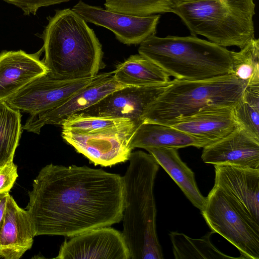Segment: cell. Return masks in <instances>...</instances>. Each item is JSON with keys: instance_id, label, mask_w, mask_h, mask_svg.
Returning a JSON list of instances; mask_svg holds the SVG:
<instances>
[{"instance_id": "obj_1", "label": "cell", "mask_w": 259, "mask_h": 259, "mask_svg": "<svg viewBox=\"0 0 259 259\" xmlns=\"http://www.w3.org/2000/svg\"><path fill=\"white\" fill-rule=\"evenodd\" d=\"M26 207L35 236L72 237L122 221V177L87 166L43 167Z\"/></svg>"}, {"instance_id": "obj_2", "label": "cell", "mask_w": 259, "mask_h": 259, "mask_svg": "<svg viewBox=\"0 0 259 259\" xmlns=\"http://www.w3.org/2000/svg\"><path fill=\"white\" fill-rule=\"evenodd\" d=\"M122 176L124 207L122 234L131 259H162L156 230L157 209L154 194L159 165L150 153L132 152Z\"/></svg>"}, {"instance_id": "obj_3", "label": "cell", "mask_w": 259, "mask_h": 259, "mask_svg": "<svg viewBox=\"0 0 259 259\" xmlns=\"http://www.w3.org/2000/svg\"><path fill=\"white\" fill-rule=\"evenodd\" d=\"M48 74L63 79L94 77L105 67L102 45L94 30L71 9L56 11L43 32Z\"/></svg>"}, {"instance_id": "obj_4", "label": "cell", "mask_w": 259, "mask_h": 259, "mask_svg": "<svg viewBox=\"0 0 259 259\" xmlns=\"http://www.w3.org/2000/svg\"><path fill=\"white\" fill-rule=\"evenodd\" d=\"M139 45L140 55L176 79L203 80L230 71L231 51L196 36L153 35Z\"/></svg>"}, {"instance_id": "obj_5", "label": "cell", "mask_w": 259, "mask_h": 259, "mask_svg": "<svg viewBox=\"0 0 259 259\" xmlns=\"http://www.w3.org/2000/svg\"><path fill=\"white\" fill-rule=\"evenodd\" d=\"M246 84L231 74L198 80H170L149 108L143 122L171 125L200 111L234 107Z\"/></svg>"}, {"instance_id": "obj_6", "label": "cell", "mask_w": 259, "mask_h": 259, "mask_svg": "<svg viewBox=\"0 0 259 259\" xmlns=\"http://www.w3.org/2000/svg\"><path fill=\"white\" fill-rule=\"evenodd\" d=\"M253 0H193L173 7L191 35L223 47L243 48L255 38Z\"/></svg>"}, {"instance_id": "obj_7", "label": "cell", "mask_w": 259, "mask_h": 259, "mask_svg": "<svg viewBox=\"0 0 259 259\" xmlns=\"http://www.w3.org/2000/svg\"><path fill=\"white\" fill-rule=\"evenodd\" d=\"M206 198L201 212L211 231L236 247L240 258L259 259V227L217 186L214 185Z\"/></svg>"}, {"instance_id": "obj_8", "label": "cell", "mask_w": 259, "mask_h": 259, "mask_svg": "<svg viewBox=\"0 0 259 259\" xmlns=\"http://www.w3.org/2000/svg\"><path fill=\"white\" fill-rule=\"evenodd\" d=\"M135 122L86 134L62 132L63 139L94 164L111 166L128 161L131 142L138 125Z\"/></svg>"}, {"instance_id": "obj_9", "label": "cell", "mask_w": 259, "mask_h": 259, "mask_svg": "<svg viewBox=\"0 0 259 259\" xmlns=\"http://www.w3.org/2000/svg\"><path fill=\"white\" fill-rule=\"evenodd\" d=\"M98 75L63 79L54 78L48 73L31 81L5 102L12 108L30 115L37 114L62 104L91 84Z\"/></svg>"}, {"instance_id": "obj_10", "label": "cell", "mask_w": 259, "mask_h": 259, "mask_svg": "<svg viewBox=\"0 0 259 259\" xmlns=\"http://www.w3.org/2000/svg\"><path fill=\"white\" fill-rule=\"evenodd\" d=\"M86 22L111 30L127 45H138L155 35L159 15L138 16L113 12L80 1L71 9Z\"/></svg>"}, {"instance_id": "obj_11", "label": "cell", "mask_w": 259, "mask_h": 259, "mask_svg": "<svg viewBox=\"0 0 259 259\" xmlns=\"http://www.w3.org/2000/svg\"><path fill=\"white\" fill-rule=\"evenodd\" d=\"M169 82L155 85L124 87L78 113L126 118L141 124L149 108L163 93Z\"/></svg>"}, {"instance_id": "obj_12", "label": "cell", "mask_w": 259, "mask_h": 259, "mask_svg": "<svg viewBox=\"0 0 259 259\" xmlns=\"http://www.w3.org/2000/svg\"><path fill=\"white\" fill-rule=\"evenodd\" d=\"M126 85L117 82L112 72L99 74L89 85L53 109L30 115L23 129L39 134L46 124L61 125L69 116L96 104L105 96Z\"/></svg>"}, {"instance_id": "obj_13", "label": "cell", "mask_w": 259, "mask_h": 259, "mask_svg": "<svg viewBox=\"0 0 259 259\" xmlns=\"http://www.w3.org/2000/svg\"><path fill=\"white\" fill-rule=\"evenodd\" d=\"M59 259H131L122 233L109 227L71 237L61 245Z\"/></svg>"}, {"instance_id": "obj_14", "label": "cell", "mask_w": 259, "mask_h": 259, "mask_svg": "<svg viewBox=\"0 0 259 259\" xmlns=\"http://www.w3.org/2000/svg\"><path fill=\"white\" fill-rule=\"evenodd\" d=\"M214 184L259 227V169L225 164L214 165Z\"/></svg>"}, {"instance_id": "obj_15", "label": "cell", "mask_w": 259, "mask_h": 259, "mask_svg": "<svg viewBox=\"0 0 259 259\" xmlns=\"http://www.w3.org/2000/svg\"><path fill=\"white\" fill-rule=\"evenodd\" d=\"M201 159L204 163L213 165L228 164L259 169V139L240 127L203 148Z\"/></svg>"}, {"instance_id": "obj_16", "label": "cell", "mask_w": 259, "mask_h": 259, "mask_svg": "<svg viewBox=\"0 0 259 259\" xmlns=\"http://www.w3.org/2000/svg\"><path fill=\"white\" fill-rule=\"evenodd\" d=\"M22 50L0 53V101H6L35 78L48 73L39 56Z\"/></svg>"}, {"instance_id": "obj_17", "label": "cell", "mask_w": 259, "mask_h": 259, "mask_svg": "<svg viewBox=\"0 0 259 259\" xmlns=\"http://www.w3.org/2000/svg\"><path fill=\"white\" fill-rule=\"evenodd\" d=\"M34 229L28 212L13 196L8 200L0 234V257L19 259L32 246Z\"/></svg>"}, {"instance_id": "obj_18", "label": "cell", "mask_w": 259, "mask_h": 259, "mask_svg": "<svg viewBox=\"0 0 259 259\" xmlns=\"http://www.w3.org/2000/svg\"><path fill=\"white\" fill-rule=\"evenodd\" d=\"M171 126L204 140L209 145L225 138L241 127L234 116L233 107L203 110Z\"/></svg>"}, {"instance_id": "obj_19", "label": "cell", "mask_w": 259, "mask_h": 259, "mask_svg": "<svg viewBox=\"0 0 259 259\" xmlns=\"http://www.w3.org/2000/svg\"><path fill=\"white\" fill-rule=\"evenodd\" d=\"M209 144L171 125L143 122L137 127L131 142L133 150L151 147L179 149L189 146L204 148Z\"/></svg>"}, {"instance_id": "obj_20", "label": "cell", "mask_w": 259, "mask_h": 259, "mask_svg": "<svg viewBox=\"0 0 259 259\" xmlns=\"http://www.w3.org/2000/svg\"><path fill=\"white\" fill-rule=\"evenodd\" d=\"M146 150L168 174L192 204L202 211L206 198L201 193L194 172L180 158L177 149L151 147Z\"/></svg>"}, {"instance_id": "obj_21", "label": "cell", "mask_w": 259, "mask_h": 259, "mask_svg": "<svg viewBox=\"0 0 259 259\" xmlns=\"http://www.w3.org/2000/svg\"><path fill=\"white\" fill-rule=\"evenodd\" d=\"M112 74L117 82L126 86L155 85L171 80L160 67L139 54L131 55L118 65Z\"/></svg>"}, {"instance_id": "obj_22", "label": "cell", "mask_w": 259, "mask_h": 259, "mask_svg": "<svg viewBox=\"0 0 259 259\" xmlns=\"http://www.w3.org/2000/svg\"><path fill=\"white\" fill-rule=\"evenodd\" d=\"M214 233L212 231L203 237L193 239L186 235L171 232L169 234L175 258H240L226 255L219 250L211 243L210 237Z\"/></svg>"}, {"instance_id": "obj_23", "label": "cell", "mask_w": 259, "mask_h": 259, "mask_svg": "<svg viewBox=\"0 0 259 259\" xmlns=\"http://www.w3.org/2000/svg\"><path fill=\"white\" fill-rule=\"evenodd\" d=\"M20 111L0 101V167L13 161L21 135Z\"/></svg>"}, {"instance_id": "obj_24", "label": "cell", "mask_w": 259, "mask_h": 259, "mask_svg": "<svg viewBox=\"0 0 259 259\" xmlns=\"http://www.w3.org/2000/svg\"><path fill=\"white\" fill-rule=\"evenodd\" d=\"M229 74L247 85L259 83V40L254 38L239 52L231 51Z\"/></svg>"}, {"instance_id": "obj_25", "label": "cell", "mask_w": 259, "mask_h": 259, "mask_svg": "<svg viewBox=\"0 0 259 259\" xmlns=\"http://www.w3.org/2000/svg\"><path fill=\"white\" fill-rule=\"evenodd\" d=\"M233 113L240 127L259 139V83L246 86Z\"/></svg>"}, {"instance_id": "obj_26", "label": "cell", "mask_w": 259, "mask_h": 259, "mask_svg": "<svg viewBox=\"0 0 259 259\" xmlns=\"http://www.w3.org/2000/svg\"><path fill=\"white\" fill-rule=\"evenodd\" d=\"M132 122H135L123 118L94 116L77 113L65 119L61 125L62 132L86 134L126 125Z\"/></svg>"}, {"instance_id": "obj_27", "label": "cell", "mask_w": 259, "mask_h": 259, "mask_svg": "<svg viewBox=\"0 0 259 259\" xmlns=\"http://www.w3.org/2000/svg\"><path fill=\"white\" fill-rule=\"evenodd\" d=\"M106 10L127 15L145 16L172 13L171 0H106Z\"/></svg>"}, {"instance_id": "obj_28", "label": "cell", "mask_w": 259, "mask_h": 259, "mask_svg": "<svg viewBox=\"0 0 259 259\" xmlns=\"http://www.w3.org/2000/svg\"><path fill=\"white\" fill-rule=\"evenodd\" d=\"M22 10L26 15H35L39 8L59 4L70 0H4Z\"/></svg>"}, {"instance_id": "obj_29", "label": "cell", "mask_w": 259, "mask_h": 259, "mask_svg": "<svg viewBox=\"0 0 259 259\" xmlns=\"http://www.w3.org/2000/svg\"><path fill=\"white\" fill-rule=\"evenodd\" d=\"M18 177L17 166L13 161L0 167V193L9 192Z\"/></svg>"}, {"instance_id": "obj_30", "label": "cell", "mask_w": 259, "mask_h": 259, "mask_svg": "<svg viewBox=\"0 0 259 259\" xmlns=\"http://www.w3.org/2000/svg\"><path fill=\"white\" fill-rule=\"evenodd\" d=\"M9 192L0 193V234L2 228Z\"/></svg>"}, {"instance_id": "obj_31", "label": "cell", "mask_w": 259, "mask_h": 259, "mask_svg": "<svg viewBox=\"0 0 259 259\" xmlns=\"http://www.w3.org/2000/svg\"><path fill=\"white\" fill-rule=\"evenodd\" d=\"M171 1L175 6V5L180 4L184 3V2L192 1L193 0H171Z\"/></svg>"}]
</instances>
